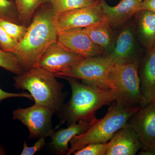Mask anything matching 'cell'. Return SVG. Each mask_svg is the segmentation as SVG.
I'll list each match as a JSON object with an SVG mask.
<instances>
[{"label":"cell","mask_w":155,"mask_h":155,"mask_svg":"<svg viewBox=\"0 0 155 155\" xmlns=\"http://www.w3.org/2000/svg\"><path fill=\"white\" fill-rule=\"evenodd\" d=\"M0 19L21 24L14 1L0 0Z\"/></svg>","instance_id":"21"},{"label":"cell","mask_w":155,"mask_h":155,"mask_svg":"<svg viewBox=\"0 0 155 155\" xmlns=\"http://www.w3.org/2000/svg\"><path fill=\"white\" fill-rule=\"evenodd\" d=\"M11 1H14V0H11Z\"/></svg>","instance_id":"31"},{"label":"cell","mask_w":155,"mask_h":155,"mask_svg":"<svg viewBox=\"0 0 155 155\" xmlns=\"http://www.w3.org/2000/svg\"><path fill=\"white\" fill-rule=\"evenodd\" d=\"M127 124L138 135L141 143L138 155H145L155 148V101L142 107L130 117Z\"/></svg>","instance_id":"8"},{"label":"cell","mask_w":155,"mask_h":155,"mask_svg":"<svg viewBox=\"0 0 155 155\" xmlns=\"http://www.w3.org/2000/svg\"><path fill=\"white\" fill-rule=\"evenodd\" d=\"M92 123L81 120L67 126V128L54 130L49 136L52 139L50 147L57 154L67 155L69 148V143L72 137L85 133Z\"/></svg>","instance_id":"16"},{"label":"cell","mask_w":155,"mask_h":155,"mask_svg":"<svg viewBox=\"0 0 155 155\" xmlns=\"http://www.w3.org/2000/svg\"><path fill=\"white\" fill-rule=\"evenodd\" d=\"M12 114L14 120H19L28 128L29 139L49 136L59 127L58 126L52 129V117L54 113L43 106L35 104L29 107L16 109Z\"/></svg>","instance_id":"7"},{"label":"cell","mask_w":155,"mask_h":155,"mask_svg":"<svg viewBox=\"0 0 155 155\" xmlns=\"http://www.w3.org/2000/svg\"><path fill=\"white\" fill-rule=\"evenodd\" d=\"M55 14L50 4L40 7L25 35L11 52L24 72L38 68L43 54L57 41L58 31L54 23Z\"/></svg>","instance_id":"1"},{"label":"cell","mask_w":155,"mask_h":155,"mask_svg":"<svg viewBox=\"0 0 155 155\" xmlns=\"http://www.w3.org/2000/svg\"><path fill=\"white\" fill-rule=\"evenodd\" d=\"M145 155H155V148L151 150L148 152Z\"/></svg>","instance_id":"30"},{"label":"cell","mask_w":155,"mask_h":155,"mask_svg":"<svg viewBox=\"0 0 155 155\" xmlns=\"http://www.w3.org/2000/svg\"><path fill=\"white\" fill-rule=\"evenodd\" d=\"M138 29L145 45L149 49L155 44V13L147 11H139Z\"/></svg>","instance_id":"18"},{"label":"cell","mask_w":155,"mask_h":155,"mask_svg":"<svg viewBox=\"0 0 155 155\" xmlns=\"http://www.w3.org/2000/svg\"><path fill=\"white\" fill-rule=\"evenodd\" d=\"M98 4V0H50V5L56 14Z\"/></svg>","instance_id":"20"},{"label":"cell","mask_w":155,"mask_h":155,"mask_svg":"<svg viewBox=\"0 0 155 155\" xmlns=\"http://www.w3.org/2000/svg\"><path fill=\"white\" fill-rule=\"evenodd\" d=\"M84 58L64 47L56 41L50 45L43 54L39 67L56 74L66 71Z\"/></svg>","instance_id":"10"},{"label":"cell","mask_w":155,"mask_h":155,"mask_svg":"<svg viewBox=\"0 0 155 155\" xmlns=\"http://www.w3.org/2000/svg\"><path fill=\"white\" fill-rule=\"evenodd\" d=\"M106 57L116 65L139 61L136 50L134 33L130 26H126L122 28L112 50Z\"/></svg>","instance_id":"12"},{"label":"cell","mask_w":155,"mask_h":155,"mask_svg":"<svg viewBox=\"0 0 155 155\" xmlns=\"http://www.w3.org/2000/svg\"><path fill=\"white\" fill-rule=\"evenodd\" d=\"M60 78L68 81L72 94L70 101L64 104L59 113V127L65 123L69 126L81 120L93 123L97 119V110L116 101V94L112 90L96 88L80 82L75 78Z\"/></svg>","instance_id":"2"},{"label":"cell","mask_w":155,"mask_h":155,"mask_svg":"<svg viewBox=\"0 0 155 155\" xmlns=\"http://www.w3.org/2000/svg\"><path fill=\"white\" fill-rule=\"evenodd\" d=\"M57 41L64 47L85 58L106 56L104 50L91 40L83 28L59 31Z\"/></svg>","instance_id":"9"},{"label":"cell","mask_w":155,"mask_h":155,"mask_svg":"<svg viewBox=\"0 0 155 155\" xmlns=\"http://www.w3.org/2000/svg\"><path fill=\"white\" fill-rule=\"evenodd\" d=\"M54 74L39 68H33L14 76V86L28 91L35 104L59 113L64 105L67 94L64 84L58 82Z\"/></svg>","instance_id":"3"},{"label":"cell","mask_w":155,"mask_h":155,"mask_svg":"<svg viewBox=\"0 0 155 155\" xmlns=\"http://www.w3.org/2000/svg\"><path fill=\"white\" fill-rule=\"evenodd\" d=\"M139 67V61L114 64L109 74L111 90L116 95V101L128 109H139L142 106Z\"/></svg>","instance_id":"5"},{"label":"cell","mask_w":155,"mask_h":155,"mask_svg":"<svg viewBox=\"0 0 155 155\" xmlns=\"http://www.w3.org/2000/svg\"><path fill=\"white\" fill-rule=\"evenodd\" d=\"M147 11L155 13V0H143L139 11Z\"/></svg>","instance_id":"28"},{"label":"cell","mask_w":155,"mask_h":155,"mask_svg":"<svg viewBox=\"0 0 155 155\" xmlns=\"http://www.w3.org/2000/svg\"><path fill=\"white\" fill-rule=\"evenodd\" d=\"M48 136L41 137L35 144L31 147H28L26 141L23 143V149L21 153V155H33L43 147L46 145V139Z\"/></svg>","instance_id":"26"},{"label":"cell","mask_w":155,"mask_h":155,"mask_svg":"<svg viewBox=\"0 0 155 155\" xmlns=\"http://www.w3.org/2000/svg\"><path fill=\"white\" fill-rule=\"evenodd\" d=\"M0 26L9 35L19 42L25 35L28 28V27L25 25L3 19H0Z\"/></svg>","instance_id":"23"},{"label":"cell","mask_w":155,"mask_h":155,"mask_svg":"<svg viewBox=\"0 0 155 155\" xmlns=\"http://www.w3.org/2000/svg\"><path fill=\"white\" fill-rule=\"evenodd\" d=\"M7 152L5 148L0 144V155H7Z\"/></svg>","instance_id":"29"},{"label":"cell","mask_w":155,"mask_h":155,"mask_svg":"<svg viewBox=\"0 0 155 155\" xmlns=\"http://www.w3.org/2000/svg\"><path fill=\"white\" fill-rule=\"evenodd\" d=\"M108 142L105 143H91L73 153L74 155H106Z\"/></svg>","instance_id":"24"},{"label":"cell","mask_w":155,"mask_h":155,"mask_svg":"<svg viewBox=\"0 0 155 155\" xmlns=\"http://www.w3.org/2000/svg\"><path fill=\"white\" fill-rule=\"evenodd\" d=\"M19 42L11 37L0 26V48L5 51L11 53L17 47Z\"/></svg>","instance_id":"25"},{"label":"cell","mask_w":155,"mask_h":155,"mask_svg":"<svg viewBox=\"0 0 155 155\" xmlns=\"http://www.w3.org/2000/svg\"><path fill=\"white\" fill-rule=\"evenodd\" d=\"M139 75L142 96V107L155 101V44L141 63L139 62Z\"/></svg>","instance_id":"14"},{"label":"cell","mask_w":155,"mask_h":155,"mask_svg":"<svg viewBox=\"0 0 155 155\" xmlns=\"http://www.w3.org/2000/svg\"><path fill=\"white\" fill-rule=\"evenodd\" d=\"M16 4L19 22L28 27L38 9L45 4H50V0H14Z\"/></svg>","instance_id":"19"},{"label":"cell","mask_w":155,"mask_h":155,"mask_svg":"<svg viewBox=\"0 0 155 155\" xmlns=\"http://www.w3.org/2000/svg\"><path fill=\"white\" fill-rule=\"evenodd\" d=\"M98 4L55 14L54 23L58 32L70 28H85L104 19Z\"/></svg>","instance_id":"11"},{"label":"cell","mask_w":155,"mask_h":155,"mask_svg":"<svg viewBox=\"0 0 155 155\" xmlns=\"http://www.w3.org/2000/svg\"><path fill=\"white\" fill-rule=\"evenodd\" d=\"M114 64L107 57H87L69 69L54 74L57 78L70 77L104 90H110L109 74Z\"/></svg>","instance_id":"6"},{"label":"cell","mask_w":155,"mask_h":155,"mask_svg":"<svg viewBox=\"0 0 155 155\" xmlns=\"http://www.w3.org/2000/svg\"><path fill=\"white\" fill-rule=\"evenodd\" d=\"M13 97H25L33 101V98L31 95L25 92L21 93H14L8 92L4 91L0 88V102L3 100Z\"/></svg>","instance_id":"27"},{"label":"cell","mask_w":155,"mask_h":155,"mask_svg":"<svg viewBox=\"0 0 155 155\" xmlns=\"http://www.w3.org/2000/svg\"><path fill=\"white\" fill-rule=\"evenodd\" d=\"M99 5L105 19L112 26L122 25L139 12L143 0H120L118 5L112 7L105 0H98Z\"/></svg>","instance_id":"15"},{"label":"cell","mask_w":155,"mask_h":155,"mask_svg":"<svg viewBox=\"0 0 155 155\" xmlns=\"http://www.w3.org/2000/svg\"><path fill=\"white\" fill-rule=\"evenodd\" d=\"M0 67L19 75L24 72L12 53L5 51L0 48Z\"/></svg>","instance_id":"22"},{"label":"cell","mask_w":155,"mask_h":155,"mask_svg":"<svg viewBox=\"0 0 155 155\" xmlns=\"http://www.w3.org/2000/svg\"><path fill=\"white\" fill-rule=\"evenodd\" d=\"M140 149L141 143L138 135L127 123L108 142L106 155H135Z\"/></svg>","instance_id":"13"},{"label":"cell","mask_w":155,"mask_h":155,"mask_svg":"<svg viewBox=\"0 0 155 155\" xmlns=\"http://www.w3.org/2000/svg\"><path fill=\"white\" fill-rule=\"evenodd\" d=\"M140 109L125 108L115 101L110 104L103 118L97 119L85 133L72 137L67 155H71L91 143L108 142Z\"/></svg>","instance_id":"4"},{"label":"cell","mask_w":155,"mask_h":155,"mask_svg":"<svg viewBox=\"0 0 155 155\" xmlns=\"http://www.w3.org/2000/svg\"><path fill=\"white\" fill-rule=\"evenodd\" d=\"M112 26L107 19H104L83 28L91 40L104 50L106 56L114 45Z\"/></svg>","instance_id":"17"}]
</instances>
